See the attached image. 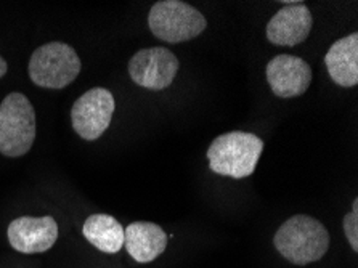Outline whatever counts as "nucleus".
Wrapping results in <instances>:
<instances>
[{
    "label": "nucleus",
    "mask_w": 358,
    "mask_h": 268,
    "mask_svg": "<svg viewBox=\"0 0 358 268\" xmlns=\"http://www.w3.org/2000/svg\"><path fill=\"white\" fill-rule=\"evenodd\" d=\"M313 18L303 3L286 5L267 24V39L273 45L294 47L310 34Z\"/></svg>",
    "instance_id": "nucleus-10"
},
{
    "label": "nucleus",
    "mask_w": 358,
    "mask_h": 268,
    "mask_svg": "<svg viewBox=\"0 0 358 268\" xmlns=\"http://www.w3.org/2000/svg\"><path fill=\"white\" fill-rule=\"evenodd\" d=\"M344 233L352 249L358 251V199H354L352 211L344 217Z\"/></svg>",
    "instance_id": "nucleus-14"
},
{
    "label": "nucleus",
    "mask_w": 358,
    "mask_h": 268,
    "mask_svg": "<svg viewBox=\"0 0 358 268\" xmlns=\"http://www.w3.org/2000/svg\"><path fill=\"white\" fill-rule=\"evenodd\" d=\"M328 73L341 87H355L358 84V34L336 41L324 57Z\"/></svg>",
    "instance_id": "nucleus-12"
},
{
    "label": "nucleus",
    "mask_w": 358,
    "mask_h": 268,
    "mask_svg": "<svg viewBox=\"0 0 358 268\" xmlns=\"http://www.w3.org/2000/svg\"><path fill=\"white\" fill-rule=\"evenodd\" d=\"M124 246L138 264H150L167 248V234L159 225L150 222H134L124 230Z\"/></svg>",
    "instance_id": "nucleus-11"
},
{
    "label": "nucleus",
    "mask_w": 358,
    "mask_h": 268,
    "mask_svg": "<svg viewBox=\"0 0 358 268\" xmlns=\"http://www.w3.org/2000/svg\"><path fill=\"white\" fill-rule=\"evenodd\" d=\"M267 80L280 98H296L306 94L312 82V69L306 59L292 55H278L267 64Z\"/></svg>",
    "instance_id": "nucleus-9"
},
{
    "label": "nucleus",
    "mask_w": 358,
    "mask_h": 268,
    "mask_svg": "<svg viewBox=\"0 0 358 268\" xmlns=\"http://www.w3.org/2000/svg\"><path fill=\"white\" fill-rule=\"evenodd\" d=\"M273 244L278 253L294 265L318 262L328 253L329 233L322 222L308 216H294L275 233Z\"/></svg>",
    "instance_id": "nucleus-1"
},
{
    "label": "nucleus",
    "mask_w": 358,
    "mask_h": 268,
    "mask_svg": "<svg viewBox=\"0 0 358 268\" xmlns=\"http://www.w3.org/2000/svg\"><path fill=\"white\" fill-rule=\"evenodd\" d=\"M178 73V59L169 48L151 47L130 58L129 74L135 84L148 90H164Z\"/></svg>",
    "instance_id": "nucleus-7"
},
{
    "label": "nucleus",
    "mask_w": 358,
    "mask_h": 268,
    "mask_svg": "<svg viewBox=\"0 0 358 268\" xmlns=\"http://www.w3.org/2000/svg\"><path fill=\"white\" fill-rule=\"evenodd\" d=\"M264 151V141L249 132L224 134L210 143L208 160L210 171L222 177L246 178L256 171Z\"/></svg>",
    "instance_id": "nucleus-2"
},
{
    "label": "nucleus",
    "mask_w": 358,
    "mask_h": 268,
    "mask_svg": "<svg viewBox=\"0 0 358 268\" xmlns=\"http://www.w3.org/2000/svg\"><path fill=\"white\" fill-rule=\"evenodd\" d=\"M80 73V59L74 48L63 42H50L37 48L29 62V78L43 89H63Z\"/></svg>",
    "instance_id": "nucleus-5"
},
{
    "label": "nucleus",
    "mask_w": 358,
    "mask_h": 268,
    "mask_svg": "<svg viewBox=\"0 0 358 268\" xmlns=\"http://www.w3.org/2000/svg\"><path fill=\"white\" fill-rule=\"evenodd\" d=\"M7 63H5V59L2 58V57H0V79H2L3 78V76L5 74H7Z\"/></svg>",
    "instance_id": "nucleus-15"
},
{
    "label": "nucleus",
    "mask_w": 358,
    "mask_h": 268,
    "mask_svg": "<svg viewBox=\"0 0 358 268\" xmlns=\"http://www.w3.org/2000/svg\"><path fill=\"white\" fill-rule=\"evenodd\" d=\"M7 234L10 246L18 253L41 254L57 243L58 225L50 216L20 217L10 223Z\"/></svg>",
    "instance_id": "nucleus-8"
},
{
    "label": "nucleus",
    "mask_w": 358,
    "mask_h": 268,
    "mask_svg": "<svg viewBox=\"0 0 358 268\" xmlns=\"http://www.w3.org/2000/svg\"><path fill=\"white\" fill-rule=\"evenodd\" d=\"M116 101L110 90L95 87L79 97L71 109V122L80 139L94 141L110 127Z\"/></svg>",
    "instance_id": "nucleus-6"
},
{
    "label": "nucleus",
    "mask_w": 358,
    "mask_h": 268,
    "mask_svg": "<svg viewBox=\"0 0 358 268\" xmlns=\"http://www.w3.org/2000/svg\"><path fill=\"white\" fill-rule=\"evenodd\" d=\"M83 233L87 241L101 253L117 254L124 246V228L111 216H90L84 223Z\"/></svg>",
    "instance_id": "nucleus-13"
},
{
    "label": "nucleus",
    "mask_w": 358,
    "mask_h": 268,
    "mask_svg": "<svg viewBox=\"0 0 358 268\" xmlns=\"http://www.w3.org/2000/svg\"><path fill=\"white\" fill-rule=\"evenodd\" d=\"M36 139V111L23 94L13 92L0 105V153L24 156Z\"/></svg>",
    "instance_id": "nucleus-3"
},
{
    "label": "nucleus",
    "mask_w": 358,
    "mask_h": 268,
    "mask_svg": "<svg viewBox=\"0 0 358 268\" xmlns=\"http://www.w3.org/2000/svg\"><path fill=\"white\" fill-rule=\"evenodd\" d=\"M148 26L158 39L180 43L198 37L208 21L196 8L180 0H161L150 10Z\"/></svg>",
    "instance_id": "nucleus-4"
}]
</instances>
